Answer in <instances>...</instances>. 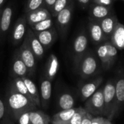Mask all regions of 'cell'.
<instances>
[{
    "label": "cell",
    "mask_w": 124,
    "mask_h": 124,
    "mask_svg": "<svg viewBox=\"0 0 124 124\" xmlns=\"http://www.w3.org/2000/svg\"><path fill=\"white\" fill-rule=\"evenodd\" d=\"M7 107L14 119L27 111L34 110L37 105L29 97L11 88L7 96Z\"/></svg>",
    "instance_id": "1"
},
{
    "label": "cell",
    "mask_w": 124,
    "mask_h": 124,
    "mask_svg": "<svg viewBox=\"0 0 124 124\" xmlns=\"http://www.w3.org/2000/svg\"><path fill=\"white\" fill-rule=\"evenodd\" d=\"M101 69H102L101 62L96 52L92 50L88 51L76 68L80 76L84 79L96 76Z\"/></svg>",
    "instance_id": "2"
},
{
    "label": "cell",
    "mask_w": 124,
    "mask_h": 124,
    "mask_svg": "<svg viewBox=\"0 0 124 124\" xmlns=\"http://www.w3.org/2000/svg\"><path fill=\"white\" fill-rule=\"evenodd\" d=\"M89 38L86 30H81L76 36L71 50V57L75 69L84 55L88 52Z\"/></svg>",
    "instance_id": "3"
},
{
    "label": "cell",
    "mask_w": 124,
    "mask_h": 124,
    "mask_svg": "<svg viewBox=\"0 0 124 124\" xmlns=\"http://www.w3.org/2000/svg\"><path fill=\"white\" fill-rule=\"evenodd\" d=\"M74 5V0H72L70 3L64 9L60 12L55 17L56 28L62 39H64L67 35L73 14Z\"/></svg>",
    "instance_id": "4"
},
{
    "label": "cell",
    "mask_w": 124,
    "mask_h": 124,
    "mask_svg": "<svg viewBox=\"0 0 124 124\" xmlns=\"http://www.w3.org/2000/svg\"><path fill=\"white\" fill-rule=\"evenodd\" d=\"M116 79L111 78L108 81L106 84L104 86V102H105V110L104 116L106 118L112 121L113 118V112L116 102Z\"/></svg>",
    "instance_id": "5"
},
{
    "label": "cell",
    "mask_w": 124,
    "mask_h": 124,
    "mask_svg": "<svg viewBox=\"0 0 124 124\" xmlns=\"http://www.w3.org/2000/svg\"><path fill=\"white\" fill-rule=\"evenodd\" d=\"M104 86L98 89L86 100L85 103L86 110L92 116H104Z\"/></svg>",
    "instance_id": "6"
},
{
    "label": "cell",
    "mask_w": 124,
    "mask_h": 124,
    "mask_svg": "<svg viewBox=\"0 0 124 124\" xmlns=\"http://www.w3.org/2000/svg\"><path fill=\"white\" fill-rule=\"evenodd\" d=\"M17 51L20 58L28 68L29 74L33 75L36 69V58L25 39Z\"/></svg>",
    "instance_id": "7"
},
{
    "label": "cell",
    "mask_w": 124,
    "mask_h": 124,
    "mask_svg": "<svg viewBox=\"0 0 124 124\" xmlns=\"http://www.w3.org/2000/svg\"><path fill=\"white\" fill-rule=\"evenodd\" d=\"M87 33L89 39L94 45H99L106 41L100 21L89 18L87 24Z\"/></svg>",
    "instance_id": "8"
},
{
    "label": "cell",
    "mask_w": 124,
    "mask_h": 124,
    "mask_svg": "<svg viewBox=\"0 0 124 124\" xmlns=\"http://www.w3.org/2000/svg\"><path fill=\"white\" fill-rule=\"evenodd\" d=\"M24 39L27 41L28 46L34 54L36 60H41L44 57L45 49L44 48V46L38 39L37 36H36L35 33L31 28L27 29L26 34Z\"/></svg>",
    "instance_id": "9"
},
{
    "label": "cell",
    "mask_w": 124,
    "mask_h": 124,
    "mask_svg": "<svg viewBox=\"0 0 124 124\" xmlns=\"http://www.w3.org/2000/svg\"><path fill=\"white\" fill-rule=\"evenodd\" d=\"M114 13L113 7L92 3L89 7V18L100 21L103 18Z\"/></svg>",
    "instance_id": "10"
},
{
    "label": "cell",
    "mask_w": 124,
    "mask_h": 124,
    "mask_svg": "<svg viewBox=\"0 0 124 124\" xmlns=\"http://www.w3.org/2000/svg\"><path fill=\"white\" fill-rule=\"evenodd\" d=\"M34 33L45 50L49 49L53 45V44L56 41L58 35L57 30L54 26L43 31Z\"/></svg>",
    "instance_id": "11"
},
{
    "label": "cell",
    "mask_w": 124,
    "mask_h": 124,
    "mask_svg": "<svg viewBox=\"0 0 124 124\" xmlns=\"http://www.w3.org/2000/svg\"><path fill=\"white\" fill-rule=\"evenodd\" d=\"M27 25L28 23L25 15L17 19L14 25L12 33V41L14 44H17L22 40H24L27 31Z\"/></svg>",
    "instance_id": "12"
},
{
    "label": "cell",
    "mask_w": 124,
    "mask_h": 124,
    "mask_svg": "<svg viewBox=\"0 0 124 124\" xmlns=\"http://www.w3.org/2000/svg\"><path fill=\"white\" fill-rule=\"evenodd\" d=\"M124 105V76H121L116 79V102L113 118L117 117Z\"/></svg>",
    "instance_id": "13"
},
{
    "label": "cell",
    "mask_w": 124,
    "mask_h": 124,
    "mask_svg": "<svg viewBox=\"0 0 124 124\" xmlns=\"http://www.w3.org/2000/svg\"><path fill=\"white\" fill-rule=\"evenodd\" d=\"M25 15L28 25H31L43 21L46 19L52 17L51 12L46 7H41L34 11L25 13Z\"/></svg>",
    "instance_id": "14"
},
{
    "label": "cell",
    "mask_w": 124,
    "mask_h": 124,
    "mask_svg": "<svg viewBox=\"0 0 124 124\" xmlns=\"http://www.w3.org/2000/svg\"><path fill=\"white\" fill-rule=\"evenodd\" d=\"M103 81V78L102 76H98L91 81L85 84L82 86L80 90L81 99L82 101L87 100L100 86Z\"/></svg>",
    "instance_id": "15"
},
{
    "label": "cell",
    "mask_w": 124,
    "mask_h": 124,
    "mask_svg": "<svg viewBox=\"0 0 124 124\" xmlns=\"http://www.w3.org/2000/svg\"><path fill=\"white\" fill-rule=\"evenodd\" d=\"M12 72L14 77H19V78L27 77V75L29 74L28 69L26 67L25 64L24 63V62L20 58L17 50L15 52L13 56Z\"/></svg>",
    "instance_id": "16"
},
{
    "label": "cell",
    "mask_w": 124,
    "mask_h": 124,
    "mask_svg": "<svg viewBox=\"0 0 124 124\" xmlns=\"http://www.w3.org/2000/svg\"><path fill=\"white\" fill-rule=\"evenodd\" d=\"M118 23L116 15L113 13L100 21L101 28L105 35L106 41H109L117 23Z\"/></svg>",
    "instance_id": "17"
},
{
    "label": "cell",
    "mask_w": 124,
    "mask_h": 124,
    "mask_svg": "<svg viewBox=\"0 0 124 124\" xmlns=\"http://www.w3.org/2000/svg\"><path fill=\"white\" fill-rule=\"evenodd\" d=\"M40 100L41 106L44 108H47L49 105L51 96H52V83L51 81L46 78H44L41 81L40 86Z\"/></svg>",
    "instance_id": "18"
},
{
    "label": "cell",
    "mask_w": 124,
    "mask_h": 124,
    "mask_svg": "<svg viewBox=\"0 0 124 124\" xmlns=\"http://www.w3.org/2000/svg\"><path fill=\"white\" fill-rule=\"evenodd\" d=\"M96 54L101 62L102 68L104 70H108L112 67L110 63L108 48V41H105L100 44L97 45L96 49Z\"/></svg>",
    "instance_id": "19"
},
{
    "label": "cell",
    "mask_w": 124,
    "mask_h": 124,
    "mask_svg": "<svg viewBox=\"0 0 124 124\" xmlns=\"http://www.w3.org/2000/svg\"><path fill=\"white\" fill-rule=\"evenodd\" d=\"M109 41L118 50H124V25L117 23Z\"/></svg>",
    "instance_id": "20"
},
{
    "label": "cell",
    "mask_w": 124,
    "mask_h": 124,
    "mask_svg": "<svg viewBox=\"0 0 124 124\" xmlns=\"http://www.w3.org/2000/svg\"><path fill=\"white\" fill-rule=\"evenodd\" d=\"M59 70V61L54 54H50L45 70V76L51 81L54 78Z\"/></svg>",
    "instance_id": "21"
},
{
    "label": "cell",
    "mask_w": 124,
    "mask_h": 124,
    "mask_svg": "<svg viewBox=\"0 0 124 124\" xmlns=\"http://www.w3.org/2000/svg\"><path fill=\"white\" fill-rule=\"evenodd\" d=\"M22 79L23 80V81L27 87V89H28V92L29 93L31 98L36 103L37 107H40L41 105V100H40V96H39V91H38V89H37L36 84L28 77H23V78H22Z\"/></svg>",
    "instance_id": "22"
},
{
    "label": "cell",
    "mask_w": 124,
    "mask_h": 124,
    "mask_svg": "<svg viewBox=\"0 0 124 124\" xmlns=\"http://www.w3.org/2000/svg\"><path fill=\"white\" fill-rule=\"evenodd\" d=\"M12 8L10 6L6 7L2 10L1 17V32L2 33H6L9 28L12 17Z\"/></svg>",
    "instance_id": "23"
},
{
    "label": "cell",
    "mask_w": 124,
    "mask_h": 124,
    "mask_svg": "<svg viewBox=\"0 0 124 124\" xmlns=\"http://www.w3.org/2000/svg\"><path fill=\"white\" fill-rule=\"evenodd\" d=\"M78 108H70L68 110H62V111L56 113L52 118V122L67 124L75 114Z\"/></svg>",
    "instance_id": "24"
},
{
    "label": "cell",
    "mask_w": 124,
    "mask_h": 124,
    "mask_svg": "<svg viewBox=\"0 0 124 124\" xmlns=\"http://www.w3.org/2000/svg\"><path fill=\"white\" fill-rule=\"evenodd\" d=\"M30 120L31 124H49L51 118L42 111L32 110L30 112Z\"/></svg>",
    "instance_id": "25"
},
{
    "label": "cell",
    "mask_w": 124,
    "mask_h": 124,
    "mask_svg": "<svg viewBox=\"0 0 124 124\" xmlns=\"http://www.w3.org/2000/svg\"><path fill=\"white\" fill-rule=\"evenodd\" d=\"M11 88L13 89L14 90H15L16 92L31 98L29 93L28 92L27 87L23 81V80L22 79V78H19V77H15L12 83L11 84ZM32 100V99H31Z\"/></svg>",
    "instance_id": "26"
},
{
    "label": "cell",
    "mask_w": 124,
    "mask_h": 124,
    "mask_svg": "<svg viewBox=\"0 0 124 124\" xmlns=\"http://www.w3.org/2000/svg\"><path fill=\"white\" fill-rule=\"evenodd\" d=\"M59 106L62 110H68L73 108L74 106V99L70 94H62L59 98Z\"/></svg>",
    "instance_id": "27"
},
{
    "label": "cell",
    "mask_w": 124,
    "mask_h": 124,
    "mask_svg": "<svg viewBox=\"0 0 124 124\" xmlns=\"http://www.w3.org/2000/svg\"><path fill=\"white\" fill-rule=\"evenodd\" d=\"M29 26L34 32H39V31H43L45 30L49 29L54 26L53 17L46 19L43 21H41L39 23H37L36 24H33Z\"/></svg>",
    "instance_id": "28"
},
{
    "label": "cell",
    "mask_w": 124,
    "mask_h": 124,
    "mask_svg": "<svg viewBox=\"0 0 124 124\" xmlns=\"http://www.w3.org/2000/svg\"><path fill=\"white\" fill-rule=\"evenodd\" d=\"M71 1L72 0H56L50 12L52 17L55 18L59 12L64 9L70 3Z\"/></svg>",
    "instance_id": "29"
},
{
    "label": "cell",
    "mask_w": 124,
    "mask_h": 124,
    "mask_svg": "<svg viewBox=\"0 0 124 124\" xmlns=\"http://www.w3.org/2000/svg\"><path fill=\"white\" fill-rule=\"evenodd\" d=\"M45 6L44 0H28L25 6V13L30 12Z\"/></svg>",
    "instance_id": "30"
},
{
    "label": "cell",
    "mask_w": 124,
    "mask_h": 124,
    "mask_svg": "<svg viewBox=\"0 0 124 124\" xmlns=\"http://www.w3.org/2000/svg\"><path fill=\"white\" fill-rule=\"evenodd\" d=\"M87 113L85 108H78L76 112L73 116L71 119L67 123V124H81V121L84 118V116Z\"/></svg>",
    "instance_id": "31"
},
{
    "label": "cell",
    "mask_w": 124,
    "mask_h": 124,
    "mask_svg": "<svg viewBox=\"0 0 124 124\" xmlns=\"http://www.w3.org/2000/svg\"><path fill=\"white\" fill-rule=\"evenodd\" d=\"M30 112L27 111L18 116V118L16 119L18 124H31L30 120Z\"/></svg>",
    "instance_id": "32"
},
{
    "label": "cell",
    "mask_w": 124,
    "mask_h": 124,
    "mask_svg": "<svg viewBox=\"0 0 124 124\" xmlns=\"http://www.w3.org/2000/svg\"><path fill=\"white\" fill-rule=\"evenodd\" d=\"M92 124H112L111 121L108 120L107 118H102V117H97L93 118Z\"/></svg>",
    "instance_id": "33"
},
{
    "label": "cell",
    "mask_w": 124,
    "mask_h": 124,
    "mask_svg": "<svg viewBox=\"0 0 124 124\" xmlns=\"http://www.w3.org/2000/svg\"><path fill=\"white\" fill-rule=\"evenodd\" d=\"M114 1L115 0H92V3L108 6V7H113Z\"/></svg>",
    "instance_id": "34"
},
{
    "label": "cell",
    "mask_w": 124,
    "mask_h": 124,
    "mask_svg": "<svg viewBox=\"0 0 124 124\" xmlns=\"http://www.w3.org/2000/svg\"><path fill=\"white\" fill-rule=\"evenodd\" d=\"M82 9H87L90 6V4L92 3V0H76Z\"/></svg>",
    "instance_id": "35"
},
{
    "label": "cell",
    "mask_w": 124,
    "mask_h": 124,
    "mask_svg": "<svg viewBox=\"0 0 124 124\" xmlns=\"http://www.w3.org/2000/svg\"><path fill=\"white\" fill-rule=\"evenodd\" d=\"M92 120H93L92 115L87 112L85 114V116H84V118H83V120H82L81 124H92Z\"/></svg>",
    "instance_id": "36"
},
{
    "label": "cell",
    "mask_w": 124,
    "mask_h": 124,
    "mask_svg": "<svg viewBox=\"0 0 124 124\" xmlns=\"http://www.w3.org/2000/svg\"><path fill=\"white\" fill-rule=\"evenodd\" d=\"M5 114V106L2 100L0 99V120L3 118Z\"/></svg>",
    "instance_id": "37"
},
{
    "label": "cell",
    "mask_w": 124,
    "mask_h": 124,
    "mask_svg": "<svg viewBox=\"0 0 124 124\" xmlns=\"http://www.w3.org/2000/svg\"><path fill=\"white\" fill-rule=\"evenodd\" d=\"M55 1H56V0H44L45 6L49 10V12H51V9H52L54 4L55 3Z\"/></svg>",
    "instance_id": "38"
},
{
    "label": "cell",
    "mask_w": 124,
    "mask_h": 124,
    "mask_svg": "<svg viewBox=\"0 0 124 124\" xmlns=\"http://www.w3.org/2000/svg\"><path fill=\"white\" fill-rule=\"evenodd\" d=\"M4 124H14L12 121H10L9 120H7V121L6 122H4Z\"/></svg>",
    "instance_id": "39"
},
{
    "label": "cell",
    "mask_w": 124,
    "mask_h": 124,
    "mask_svg": "<svg viewBox=\"0 0 124 124\" xmlns=\"http://www.w3.org/2000/svg\"><path fill=\"white\" fill-rule=\"evenodd\" d=\"M1 13H2V10L0 9V32H1Z\"/></svg>",
    "instance_id": "40"
},
{
    "label": "cell",
    "mask_w": 124,
    "mask_h": 124,
    "mask_svg": "<svg viewBox=\"0 0 124 124\" xmlns=\"http://www.w3.org/2000/svg\"><path fill=\"white\" fill-rule=\"evenodd\" d=\"M4 1H5V0H0V7H1V6L3 4V3L4 2Z\"/></svg>",
    "instance_id": "41"
},
{
    "label": "cell",
    "mask_w": 124,
    "mask_h": 124,
    "mask_svg": "<svg viewBox=\"0 0 124 124\" xmlns=\"http://www.w3.org/2000/svg\"><path fill=\"white\" fill-rule=\"evenodd\" d=\"M52 124H63V123H55V122H52Z\"/></svg>",
    "instance_id": "42"
},
{
    "label": "cell",
    "mask_w": 124,
    "mask_h": 124,
    "mask_svg": "<svg viewBox=\"0 0 124 124\" xmlns=\"http://www.w3.org/2000/svg\"><path fill=\"white\" fill-rule=\"evenodd\" d=\"M121 1H124V0H121Z\"/></svg>",
    "instance_id": "43"
}]
</instances>
